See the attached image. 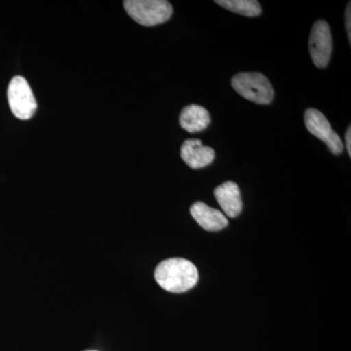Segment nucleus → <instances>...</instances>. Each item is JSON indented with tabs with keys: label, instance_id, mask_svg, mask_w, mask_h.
Masks as SVG:
<instances>
[{
	"label": "nucleus",
	"instance_id": "1",
	"mask_svg": "<svg viewBox=\"0 0 351 351\" xmlns=\"http://www.w3.org/2000/svg\"><path fill=\"white\" fill-rule=\"evenodd\" d=\"M156 282L171 293H184L195 287L198 282L197 269L184 258H168L157 265L154 272Z\"/></svg>",
	"mask_w": 351,
	"mask_h": 351
},
{
	"label": "nucleus",
	"instance_id": "2",
	"mask_svg": "<svg viewBox=\"0 0 351 351\" xmlns=\"http://www.w3.org/2000/svg\"><path fill=\"white\" fill-rule=\"evenodd\" d=\"M124 8L132 19L144 27L163 24L173 14L172 5L165 0H126Z\"/></svg>",
	"mask_w": 351,
	"mask_h": 351
},
{
	"label": "nucleus",
	"instance_id": "3",
	"mask_svg": "<svg viewBox=\"0 0 351 351\" xmlns=\"http://www.w3.org/2000/svg\"><path fill=\"white\" fill-rule=\"evenodd\" d=\"M232 85L240 96L258 105H269L274 100L271 83L262 73H239L233 76Z\"/></svg>",
	"mask_w": 351,
	"mask_h": 351
},
{
	"label": "nucleus",
	"instance_id": "4",
	"mask_svg": "<svg viewBox=\"0 0 351 351\" xmlns=\"http://www.w3.org/2000/svg\"><path fill=\"white\" fill-rule=\"evenodd\" d=\"M8 103L13 114L17 119H32L38 108L36 98L29 83L22 76H15L9 83Z\"/></svg>",
	"mask_w": 351,
	"mask_h": 351
},
{
	"label": "nucleus",
	"instance_id": "5",
	"mask_svg": "<svg viewBox=\"0 0 351 351\" xmlns=\"http://www.w3.org/2000/svg\"><path fill=\"white\" fill-rule=\"evenodd\" d=\"M304 123L307 130L325 143L332 154H343V143L338 134L332 129L326 117L316 108H307L304 112Z\"/></svg>",
	"mask_w": 351,
	"mask_h": 351
},
{
	"label": "nucleus",
	"instance_id": "6",
	"mask_svg": "<svg viewBox=\"0 0 351 351\" xmlns=\"http://www.w3.org/2000/svg\"><path fill=\"white\" fill-rule=\"evenodd\" d=\"M309 53L317 68L325 69L331 60L332 40L331 29L326 21L314 23L309 38Z\"/></svg>",
	"mask_w": 351,
	"mask_h": 351
},
{
	"label": "nucleus",
	"instance_id": "7",
	"mask_svg": "<svg viewBox=\"0 0 351 351\" xmlns=\"http://www.w3.org/2000/svg\"><path fill=\"white\" fill-rule=\"evenodd\" d=\"M181 156L189 167L200 169L213 162L215 151L212 147L203 145L198 138H189L182 145Z\"/></svg>",
	"mask_w": 351,
	"mask_h": 351
},
{
	"label": "nucleus",
	"instance_id": "8",
	"mask_svg": "<svg viewBox=\"0 0 351 351\" xmlns=\"http://www.w3.org/2000/svg\"><path fill=\"white\" fill-rule=\"evenodd\" d=\"M214 195L226 216L237 218L243 207L239 186L234 182H226L215 189Z\"/></svg>",
	"mask_w": 351,
	"mask_h": 351
},
{
	"label": "nucleus",
	"instance_id": "9",
	"mask_svg": "<svg viewBox=\"0 0 351 351\" xmlns=\"http://www.w3.org/2000/svg\"><path fill=\"white\" fill-rule=\"evenodd\" d=\"M191 214L196 223L208 232H219L228 225L225 215L200 201L191 207Z\"/></svg>",
	"mask_w": 351,
	"mask_h": 351
},
{
	"label": "nucleus",
	"instance_id": "10",
	"mask_svg": "<svg viewBox=\"0 0 351 351\" xmlns=\"http://www.w3.org/2000/svg\"><path fill=\"white\" fill-rule=\"evenodd\" d=\"M211 122L209 112L198 105H189L182 110L180 125L189 133H196L206 129Z\"/></svg>",
	"mask_w": 351,
	"mask_h": 351
},
{
	"label": "nucleus",
	"instance_id": "11",
	"mask_svg": "<svg viewBox=\"0 0 351 351\" xmlns=\"http://www.w3.org/2000/svg\"><path fill=\"white\" fill-rule=\"evenodd\" d=\"M216 3L246 17H257L262 13L260 3L256 0H216Z\"/></svg>",
	"mask_w": 351,
	"mask_h": 351
},
{
	"label": "nucleus",
	"instance_id": "12",
	"mask_svg": "<svg viewBox=\"0 0 351 351\" xmlns=\"http://www.w3.org/2000/svg\"><path fill=\"white\" fill-rule=\"evenodd\" d=\"M346 29L348 32V40L351 43V9L350 2H348V6H346Z\"/></svg>",
	"mask_w": 351,
	"mask_h": 351
},
{
	"label": "nucleus",
	"instance_id": "13",
	"mask_svg": "<svg viewBox=\"0 0 351 351\" xmlns=\"http://www.w3.org/2000/svg\"><path fill=\"white\" fill-rule=\"evenodd\" d=\"M346 145L348 149V156H351V127L348 126L346 132Z\"/></svg>",
	"mask_w": 351,
	"mask_h": 351
}]
</instances>
